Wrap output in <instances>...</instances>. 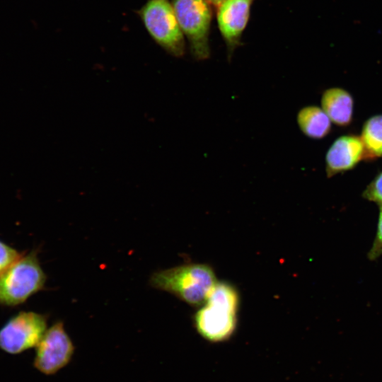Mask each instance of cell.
<instances>
[{"label": "cell", "mask_w": 382, "mask_h": 382, "mask_svg": "<svg viewBox=\"0 0 382 382\" xmlns=\"http://www.w3.org/2000/svg\"><path fill=\"white\" fill-rule=\"evenodd\" d=\"M47 276L36 250L21 256L0 274V306L15 307L45 288Z\"/></svg>", "instance_id": "cell-2"}, {"label": "cell", "mask_w": 382, "mask_h": 382, "mask_svg": "<svg viewBox=\"0 0 382 382\" xmlns=\"http://www.w3.org/2000/svg\"><path fill=\"white\" fill-rule=\"evenodd\" d=\"M382 255V206L380 209L376 236L368 256L370 260H375Z\"/></svg>", "instance_id": "cell-15"}, {"label": "cell", "mask_w": 382, "mask_h": 382, "mask_svg": "<svg viewBox=\"0 0 382 382\" xmlns=\"http://www.w3.org/2000/svg\"><path fill=\"white\" fill-rule=\"evenodd\" d=\"M138 13L149 34L160 47L175 57L185 54V35L170 0H147Z\"/></svg>", "instance_id": "cell-3"}, {"label": "cell", "mask_w": 382, "mask_h": 382, "mask_svg": "<svg viewBox=\"0 0 382 382\" xmlns=\"http://www.w3.org/2000/svg\"><path fill=\"white\" fill-rule=\"evenodd\" d=\"M216 282L212 267L203 263H188L153 273L150 285L168 292L192 306H201Z\"/></svg>", "instance_id": "cell-1"}, {"label": "cell", "mask_w": 382, "mask_h": 382, "mask_svg": "<svg viewBox=\"0 0 382 382\" xmlns=\"http://www.w3.org/2000/svg\"><path fill=\"white\" fill-rule=\"evenodd\" d=\"M323 110L335 124L341 126L352 120L353 100L351 95L340 88L326 90L321 98Z\"/></svg>", "instance_id": "cell-10"}, {"label": "cell", "mask_w": 382, "mask_h": 382, "mask_svg": "<svg viewBox=\"0 0 382 382\" xmlns=\"http://www.w3.org/2000/svg\"><path fill=\"white\" fill-rule=\"evenodd\" d=\"M297 123L302 132L313 139H321L330 130V119L317 106L302 108L297 115Z\"/></svg>", "instance_id": "cell-11"}, {"label": "cell", "mask_w": 382, "mask_h": 382, "mask_svg": "<svg viewBox=\"0 0 382 382\" xmlns=\"http://www.w3.org/2000/svg\"><path fill=\"white\" fill-rule=\"evenodd\" d=\"M211 5L218 7L224 0H206Z\"/></svg>", "instance_id": "cell-16"}, {"label": "cell", "mask_w": 382, "mask_h": 382, "mask_svg": "<svg viewBox=\"0 0 382 382\" xmlns=\"http://www.w3.org/2000/svg\"><path fill=\"white\" fill-rule=\"evenodd\" d=\"M254 1L255 0H224L216 7L217 25L226 45L228 59L241 45Z\"/></svg>", "instance_id": "cell-8"}, {"label": "cell", "mask_w": 382, "mask_h": 382, "mask_svg": "<svg viewBox=\"0 0 382 382\" xmlns=\"http://www.w3.org/2000/svg\"><path fill=\"white\" fill-rule=\"evenodd\" d=\"M74 352V346L63 322L57 320L47 329L36 346L33 365L41 373L52 375L69 362Z\"/></svg>", "instance_id": "cell-6"}, {"label": "cell", "mask_w": 382, "mask_h": 382, "mask_svg": "<svg viewBox=\"0 0 382 382\" xmlns=\"http://www.w3.org/2000/svg\"><path fill=\"white\" fill-rule=\"evenodd\" d=\"M21 255L17 250L0 241V274Z\"/></svg>", "instance_id": "cell-13"}, {"label": "cell", "mask_w": 382, "mask_h": 382, "mask_svg": "<svg viewBox=\"0 0 382 382\" xmlns=\"http://www.w3.org/2000/svg\"><path fill=\"white\" fill-rule=\"evenodd\" d=\"M365 153L361 139L354 136L338 138L326 155V170L328 175L352 168Z\"/></svg>", "instance_id": "cell-9"}, {"label": "cell", "mask_w": 382, "mask_h": 382, "mask_svg": "<svg viewBox=\"0 0 382 382\" xmlns=\"http://www.w3.org/2000/svg\"><path fill=\"white\" fill-rule=\"evenodd\" d=\"M203 304L193 316L198 333L212 342L228 340L236 329L238 308L212 301Z\"/></svg>", "instance_id": "cell-7"}, {"label": "cell", "mask_w": 382, "mask_h": 382, "mask_svg": "<svg viewBox=\"0 0 382 382\" xmlns=\"http://www.w3.org/2000/svg\"><path fill=\"white\" fill-rule=\"evenodd\" d=\"M47 316L33 311H21L0 329V349L17 354L36 347L47 330Z\"/></svg>", "instance_id": "cell-5"}, {"label": "cell", "mask_w": 382, "mask_h": 382, "mask_svg": "<svg viewBox=\"0 0 382 382\" xmlns=\"http://www.w3.org/2000/svg\"><path fill=\"white\" fill-rule=\"evenodd\" d=\"M180 27L187 39L190 52L197 60L210 56L209 31L212 5L206 0H170Z\"/></svg>", "instance_id": "cell-4"}, {"label": "cell", "mask_w": 382, "mask_h": 382, "mask_svg": "<svg viewBox=\"0 0 382 382\" xmlns=\"http://www.w3.org/2000/svg\"><path fill=\"white\" fill-rule=\"evenodd\" d=\"M361 141L369 156H382V115L369 118L364 125Z\"/></svg>", "instance_id": "cell-12"}, {"label": "cell", "mask_w": 382, "mask_h": 382, "mask_svg": "<svg viewBox=\"0 0 382 382\" xmlns=\"http://www.w3.org/2000/svg\"><path fill=\"white\" fill-rule=\"evenodd\" d=\"M364 197L382 205V173L366 187L364 192Z\"/></svg>", "instance_id": "cell-14"}]
</instances>
